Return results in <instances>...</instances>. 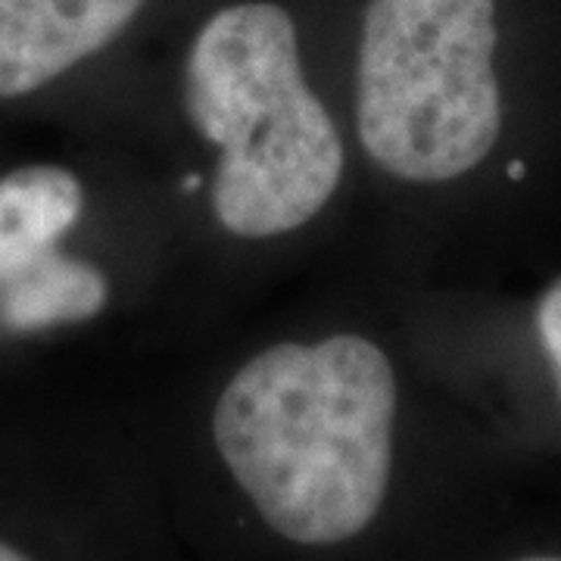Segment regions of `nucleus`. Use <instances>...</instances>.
Returning a JSON list of instances; mask_svg holds the SVG:
<instances>
[{"instance_id":"1","label":"nucleus","mask_w":561,"mask_h":561,"mask_svg":"<svg viewBox=\"0 0 561 561\" xmlns=\"http://www.w3.org/2000/svg\"><path fill=\"white\" fill-rule=\"evenodd\" d=\"M397 375L378 343H278L221 390V459L272 530L331 546L375 522L393 461Z\"/></svg>"},{"instance_id":"2","label":"nucleus","mask_w":561,"mask_h":561,"mask_svg":"<svg viewBox=\"0 0 561 561\" xmlns=\"http://www.w3.org/2000/svg\"><path fill=\"white\" fill-rule=\"evenodd\" d=\"M187 116L219 147L213 213L238 238L312 221L343 179V140L302 76L290 13L247 0L209 16L184 66Z\"/></svg>"},{"instance_id":"3","label":"nucleus","mask_w":561,"mask_h":561,"mask_svg":"<svg viewBox=\"0 0 561 561\" xmlns=\"http://www.w3.org/2000/svg\"><path fill=\"white\" fill-rule=\"evenodd\" d=\"M496 0H368L356 66L365 153L387 175L453 181L502 128Z\"/></svg>"},{"instance_id":"4","label":"nucleus","mask_w":561,"mask_h":561,"mask_svg":"<svg viewBox=\"0 0 561 561\" xmlns=\"http://www.w3.org/2000/svg\"><path fill=\"white\" fill-rule=\"evenodd\" d=\"M147 0H0V101H22L103 54Z\"/></svg>"},{"instance_id":"5","label":"nucleus","mask_w":561,"mask_h":561,"mask_svg":"<svg viewBox=\"0 0 561 561\" xmlns=\"http://www.w3.org/2000/svg\"><path fill=\"white\" fill-rule=\"evenodd\" d=\"M84 216V184L54 162L0 175V287L44 253L62 247Z\"/></svg>"},{"instance_id":"6","label":"nucleus","mask_w":561,"mask_h":561,"mask_svg":"<svg viewBox=\"0 0 561 561\" xmlns=\"http://www.w3.org/2000/svg\"><path fill=\"white\" fill-rule=\"evenodd\" d=\"M110 300V280L94 262L66 253H44L0 287V331L41 334L98 319Z\"/></svg>"},{"instance_id":"7","label":"nucleus","mask_w":561,"mask_h":561,"mask_svg":"<svg viewBox=\"0 0 561 561\" xmlns=\"http://www.w3.org/2000/svg\"><path fill=\"white\" fill-rule=\"evenodd\" d=\"M537 328H540L542 346H546L549 359H552V365H556L559 390H561V280L546 290L540 309H537Z\"/></svg>"},{"instance_id":"8","label":"nucleus","mask_w":561,"mask_h":561,"mask_svg":"<svg viewBox=\"0 0 561 561\" xmlns=\"http://www.w3.org/2000/svg\"><path fill=\"white\" fill-rule=\"evenodd\" d=\"M0 561H35L32 556H25L22 549H16L13 542H7L0 537Z\"/></svg>"},{"instance_id":"9","label":"nucleus","mask_w":561,"mask_h":561,"mask_svg":"<svg viewBox=\"0 0 561 561\" xmlns=\"http://www.w3.org/2000/svg\"><path fill=\"white\" fill-rule=\"evenodd\" d=\"M518 561H561L559 556H527V559H518Z\"/></svg>"}]
</instances>
